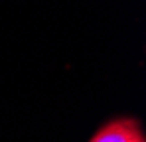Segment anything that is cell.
I'll list each match as a JSON object with an SVG mask.
<instances>
[{"label":"cell","instance_id":"obj_1","mask_svg":"<svg viewBox=\"0 0 146 142\" xmlns=\"http://www.w3.org/2000/svg\"><path fill=\"white\" fill-rule=\"evenodd\" d=\"M89 142H146L134 118H117L105 124Z\"/></svg>","mask_w":146,"mask_h":142}]
</instances>
